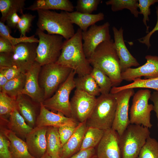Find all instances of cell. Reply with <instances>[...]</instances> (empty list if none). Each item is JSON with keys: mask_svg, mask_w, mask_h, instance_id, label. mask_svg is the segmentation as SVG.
I'll return each mask as SVG.
<instances>
[{"mask_svg": "<svg viewBox=\"0 0 158 158\" xmlns=\"http://www.w3.org/2000/svg\"><path fill=\"white\" fill-rule=\"evenodd\" d=\"M82 30L78 28L71 38L64 41L56 63L73 70L78 76L90 74L92 67L84 51Z\"/></svg>", "mask_w": 158, "mask_h": 158, "instance_id": "cell-1", "label": "cell"}, {"mask_svg": "<svg viewBox=\"0 0 158 158\" xmlns=\"http://www.w3.org/2000/svg\"><path fill=\"white\" fill-rule=\"evenodd\" d=\"M88 59L92 66L98 67L107 75L113 87L117 86L123 80L119 59L113 40L101 43Z\"/></svg>", "mask_w": 158, "mask_h": 158, "instance_id": "cell-2", "label": "cell"}, {"mask_svg": "<svg viewBox=\"0 0 158 158\" xmlns=\"http://www.w3.org/2000/svg\"><path fill=\"white\" fill-rule=\"evenodd\" d=\"M38 19L37 24L38 29L46 31L49 35H59L66 40L72 37L75 34L73 24L67 12L58 13L49 10L39 9L37 11Z\"/></svg>", "mask_w": 158, "mask_h": 158, "instance_id": "cell-3", "label": "cell"}, {"mask_svg": "<svg viewBox=\"0 0 158 158\" xmlns=\"http://www.w3.org/2000/svg\"><path fill=\"white\" fill-rule=\"evenodd\" d=\"M116 105L114 94H101L97 98L94 107L86 121L87 127L96 128L104 130L111 128Z\"/></svg>", "mask_w": 158, "mask_h": 158, "instance_id": "cell-4", "label": "cell"}, {"mask_svg": "<svg viewBox=\"0 0 158 158\" xmlns=\"http://www.w3.org/2000/svg\"><path fill=\"white\" fill-rule=\"evenodd\" d=\"M150 134L149 128L130 124L119 136L121 158H138Z\"/></svg>", "mask_w": 158, "mask_h": 158, "instance_id": "cell-5", "label": "cell"}, {"mask_svg": "<svg viewBox=\"0 0 158 158\" xmlns=\"http://www.w3.org/2000/svg\"><path fill=\"white\" fill-rule=\"evenodd\" d=\"M35 34L39 38L36 61L41 66L55 63L61 53L64 42L63 37L46 34L38 28Z\"/></svg>", "mask_w": 158, "mask_h": 158, "instance_id": "cell-6", "label": "cell"}, {"mask_svg": "<svg viewBox=\"0 0 158 158\" xmlns=\"http://www.w3.org/2000/svg\"><path fill=\"white\" fill-rule=\"evenodd\" d=\"M71 70L56 63L42 66L39 81L43 92L44 100L52 96L66 79Z\"/></svg>", "mask_w": 158, "mask_h": 158, "instance_id": "cell-7", "label": "cell"}, {"mask_svg": "<svg viewBox=\"0 0 158 158\" xmlns=\"http://www.w3.org/2000/svg\"><path fill=\"white\" fill-rule=\"evenodd\" d=\"M75 72L72 70L68 77L59 87L55 93L44 100L42 103L47 108L60 112L65 116L72 117L69 97L75 87L74 81Z\"/></svg>", "mask_w": 158, "mask_h": 158, "instance_id": "cell-8", "label": "cell"}, {"mask_svg": "<svg viewBox=\"0 0 158 158\" xmlns=\"http://www.w3.org/2000/svg\"><path fill=\"white\" fill-rule=\"evenodd\" d=\"M151 93L149 90L141 89L134 94L130 109V124L142 125L149 128L152 126L150 122V116L151 111L154 109V106L148 103Z\"/></svg>", "mask_w": 158, "mask_h": 158, "instance_id": "cell-9", "label": "cell"}, {"mask_svg": "<svg viewBox=\"0 0 158 158\" xmlns=\"http://www.w3.org/2000/svg\"><path fill=\"white\" fill-rule=\"evenodd\" d=\"M109 23L107 22L100 25L95 24L88 30L82 32L83 49L88 59L93 53L97 47L102 42L111 40Z\"/></svg>", "mask_w": 158, "mask_h": 158, "instance_id": "cell-10", "label": "cell"}, {"mask_svg": "<svg viewBox=\"0 0 158 158\" xmlns=\"http://www.w3.org/2000/svg\"><path fill=\"white\" fill-rule=\"evenodd\" d=\"M134 94L133 89H128L113 94L117 105L111 128L118 133L119 136L130 124L128 115L129 102L130 98Z\"/></svg>", "mask_w": 158, "mask_h": 158, "instance_id": "cell-11", "label": "cell"}, {"mask_svg": "<svg viewBox=\"0 0 158 158\" xmlns=\"http://www.w3.org/2000/svg\"><path fill=\"white\" fill-rule=\"evenodd\" d=\"M96 97L76 89L70 101L72 117L79 123L86 121L96 103Z\"/></svg>", "mask_w": 158, "mask_h": 158, "instance_id": "cell-12", "label": "cell"}, {"mask_svg": "<svg viewBox=\"0 0 158 158\" xmlns=\"http://www.w3.org/2000/svg\"><path fill=\"white\" fill-rule=\"evenodd\" d=\"M37 43L23 42L13 46L12 52L13 66L25 73L36 61Z\"/></svg>", "mask_w": 158, "mask_h": 158, "instance_id": "cell-13", "label": "cell"}, {"mask_svg": "<svg viewBox=\"0 0 158 158\" xmlns=\"http://www.w3.org/2000/svg\"><path fill=\"white\" fill-rule=\"evenodd\" d=\"M96 147L97 158H121L119 136L112 128L104 130L102 139Z\"/></svg>", "mask_w": 158, "mask_h": 158, "instance_id": "cell-14", "label": "cell"}, {"mask_svg": "<svg viewBox=\"0 0 158 158\" xmlns=\"http://www.w3.org/2000/svg\"><path fill=\"white\" fill-rule=\"evenodd\" d=\"M145 58L146 62L144 65L135 68H128L121 72L123 80L131 81L142 76L145 79L158 77V56L147 55Z\"/></svg>", "mask_w": 158, "mask_h": 158, "instance_id": "cell-15", "label": "cell"}, {"mask_svg": "<svg viewBox=\"0 0 158 158\" xmlns=\"http://www.w3.org/2000/svg\"><path fill=\"white\" fill-rule=\"evenodd\" d=\"M42 66L36 61L25 73L24 87L20 94L27 95L35 102L39 103L44 101L43 92L40 87L39 77Z\"/></svg>", "mask_w": 158, "mask_h": 158, "instance_id": "cell-16", "label": "cell"}, {"mask_svg": "<svg viewBox=\"0 0 158 158\" xmlns=\"http://www.w3.org/2000/svg\"><path fill=\"white\" fill-rule=\"evenodd\" d=\"M112 30L114 47L119 59L121 72L132 66L138 67L140 64L130 53L125 44L122 28L118 30L114 26Z\"/></svg>", "mask_w": 158, "mask_h": 158, "instance_id": "cell-17", "label": "cell"}, {"mask_svg": "<svg viewBox=\"0 0 158 158\" xmlns=\"http://www.w3.org/2000/svg\"><path fill=\"white\" fill-rule=\"evenodd\" d=\"M47 128L35 126L25 138L28 151L35 158H41L46 152Z\"/></svg>", "mask_w": 158, "mask_h": 158, "instance_id": "cell-18", "label": "cell"}, {"mask_svg": "<svg viewBox=\"0 0 158 158\" xmlns=\"http://www.w3.org/2000/svg\"><path fill=\"white\" fill-rule=\"evenodd\" d=\"M40 113L37 116L35 126H53L59 128L64 126L79 123L73 117H67L62 113H55L40 104Z\"/></svg>", "mask_w": 158, "mask_h": 158, "instance_id": "cell-19", "label": "cell"}, {"mask_svg": "<svg viewBox=\"0 0 158 158\" xmlns=\"http://www.w3.org/2000/svg\"><path fill=\"white\" fill-rule=\"evenodd\" d=\"M87 128L86 121L79 123L73 135L62 147L59 154L61 158H69L80 150Z\"/></svg>", "mask_w": 158, "mask_h": 158, "instance_id": "cell-20", "label": "cell"}, {"mask_svg": "<svg viewBox=\"0 0 158 158\" xmlns=\"http://www.w3.org/2000/svg\"><path fill=\"white\" fill-rule=\"evenodd\" d=\"M2 131L10 142L9 150L12 158H35L30 153L25 142L9 129Z\"/></svg>", "mask_w": 158, "mask_h": 158, "instance_id": "cell-21", "label": "cell"}, {"mask_svg": "<svg viewBox=\"0 0 158 158\" xmlns=\"http://www.w3.org/2000/svg\"><path fill=\"white\" fill-rule=\"evenodd\" d=\"M23 94L18 95L16 99V107L30 126L35 127L37 117L35 107L32 102Z\"/></svg>", "mask_w": 158, "mask_h": 158, "instance_id": "cell-22", "label": "cell"}, {"mask_svg": "<svg viewBox=\"0 0 158 158\" xmlns=\"http://www.w3.org/2000/svg\"><path fill=\"white\" fill-rule=\"evenodd\" d=\"M66 12L71 22L78 25L83 32L87 31L89 27L97 22L103 20L104 17V14L102 12L92 14L83 13L76 11Z\"/></svg>", "mask_w": 158, "mask_h": 158, "instance_id": "cell-23", "label": "cell"}, {"mask_svg": "<svg viewBox=\"0 0 158 158\" xmlns=\"http://www.w3.org/2000/svg\"><path fill=\"white\" fill-rule=\"evenodd\" d=\"M75 7L69 0H37L30 6L24 9L32 11L39 9L60 10L71 12Z\"/></svg>", "mask_w": 158, "mask_h": 158, "instance_id": "cell-24", "label": "cell"}, {"mask_svg": "<svg viewBox=\"0 0 158 158\" xmlns=\"http://www.w3.org/2000/svg\"><path fill=\"white\" fill-rule=\"evenodd\" d=\"M8 127L9 130L17 136L19 135L25 138L33 128L27 124L16 107L10 114Z\"/></svg>", "mask_w": 158, "mask_h": 158, "instance_id": "cell-25", "label": "cell"}, {"mask_svg": "<svg viewBox=\"0 0 158 158\" xmlns=\"http://www.w3.org/2000/svg\"><path fill=\"white\" fill-rule=\"evenodd\" d=\"M76 89L96 97L101 94L99 87L90 74L74 78Z\"/></svg>", "mask_w": 158, "mask_h": 158, "instance_id": "cell-26", "label": "cell"}, {"mask_svg": "<svg viewBox=\"0 0 158 158\" xmlns=\"http://www.w3.org/2000/svg\"><path fill=\"white\" fill-rule=\"evenodd\" d=\"M46 152L51 156L59 157L62 145L58 131V128L47 127L46 134Z\"/></svg>", "mask_w": 158, "mask_h": 158, "instance_id": "cell-27", "label": "cell"}, {"mask_svg": "<svg viewBox=\"0 0 158 158\" xmlns=\"http://www.w3.org/2000/svg\"><path fill=\"white\" fill-rule=\"evenodd\" d=\"M129 84L121 86H114L112 88L110 93L114 94L121 90L135 88H150L158 91V77L147 79L138 78Z\"/></svg>", "mask_w": 158, "mask_h": 158, "instance_id": "cell-28", "label": "cell"}, {"mask_svg": "<svg viewBox=\"0 0 158 158\" xmlns=\"http://www.w3.org/2000/svg\"><path fill=\"white\" fill-rule=\"evenodd\" d=\"M26 77L25 73H21L17 77L8 80L0 89V92L6 93L16 99L24 87Z\"/></svg>", "mask_w": 158, "mask_h": 158, "instance_id": "cell-29", "label": "cell"}, {"mask_svg": "<svg viewBox=\"0 0 158 158\" xmlns=\"http://www.w3.org/2000/svg\"><path fill=\"white\" fill-rule=\"evenodd\" d=\"M25 2L24 0H0V11L1 14L0 21L4 23L7 17L15 11L23 14Z\"/></svg>", "mask_w": 158, "mask_h": 158, "instance_id": "cell-30", "label": "cell"}, {"mask_svg": "<svg viewBox=\"0 0 158 158\" xmlns=\"http://www.w3.org/2000/svg\"><path fill=\"white\" fill-rule=\"evenodd\" d=\"M104 130L94 127H88L84 135L80 150L95 148L102 139Z\"/></svg>", "mask_w": 158, "mask_h": 158, "instance_id": "cell-31", "label": "cell"}, {"mask_svg": "<svg viewBox=\"0 0 158 158\" xmlns=\"http://www.w3.org/2000/svg\"><path fill=\"white\" fill-rule=\"evenodd\" d=\"M92 67L90 73L99 87L101 94L110 93L113 87L111 81L109 77L100 68L96 66Z\"/></svg>", "mask_w": 158, "mask_h": 158, "instance_id": "cell-32", "label": "cell"}, {"mask_svg": "<svg viewBox=\"0 0 158 158\" xmlns=\"http://www.w3.org/2000/svg\"><path fill=\"white\" fill-rule=\"evenodd\" d=\"M138 0H109L105 2L107 5L111 6V9L113 12L128 9L135 18H138L139 14L138 11Z\"/></svg>", "mask_w": 158, "mask_h": 158, "instance_id": "cell-33", "label": "cell"}, {"mask_svg": "<svg viewBox=\"0 0 158 158\" xmlns=\"http://www.w3.org/2000/svg\"><path fill=\"white\" fill-rule=\"evenodd\" d=\"M11 30L4 23L0 22V36L8 40L14 46L18 44L23 42H36L38 43L39 40L35 37V35L30 37H22L15 38L10 35Z\"/></svg>", "mask_w": 158, "mask_h": 158, "instance_id": "cell-34", "label": "cell"}, {"mask_svg": "<svg viewBox=\"0 0 158 158\" xmlns=\"http://www.w3.org/2000/svg\"><path fill=\"white\" fill-rule=\"evenodd\" d=\"M138 158H158V141L149 137Z\"/></svg>", "mask_w": 158, "mask_h": 158, "instance_id": "cell-35", "label": "cell"}, {"mask_svg": "<svg viewBox=\"0 0 158 158\" xmlns=\"http://www.w3.org/2000/svg\"><path fill=\"white\" fill-rule=\"evenodd\" d=\"M16 107V99L6 93L0 92V115L1 118L4 116H9Z\"/></svg>", "mask_w": 158, "mask_h": 158, "instance_id": "cell-36", "label": "cell"}, {"mask_svg": "<svg viewBox=\"0 0 158 158\" xmlns=\"http://www.w3.org/2000/svg\"><path fill=\"white\" fill-rule=\"evenodd\" d=\"M100 0H78L75 8L76 11L83 13L92 14L96 11Z\"/></svg>", "mask_w": 158, "mask_h": 158, "instance_id": "cell-37", "label": "cell"}, {"mask_svg": "<svg viewBox=\"0 0 158 158\" xmlns=\"http://www.w3.org/2000/svg\"><path fill=\"white\" fill-rule=\"evenodd\" d=\"M138 7L140 9L139 14L143 16L142 21L146 27V32L148 33L150 27L147 26V21H149V16L151 14L150 7L155 3H158V0H138Z\"/></svg>", "mask_w": 158, "mask_h": 158, "instance_id": "cell-38", "label": "cell"}, {"mask_svg": "<svg viewBox=\"0 0 158 158\" xmlns=\"http://www.w3.org/2000/svg\"><path fill=\"white\" fill-rule=\"evenodd\" d=\"M20 17V20L17 28L21 34L20 37L26 36V33L30 29L31 23L35 16L29 13H23Z\"/></svg>", "mask_w": 158, "mask_h": 158, "instance_id": "cell-39", "label": "cell"}, {"mask_svg": "<svg viewBox=\"0 0 158 158\" xmlns=\"http://www.w3.org/2000/svg\"><path fill=\"white\" fill-rule=\"evenodd\" d=\"M79 123L66 125L58 128L59 133L62 146L73 135Z\"/></svg>", "mask_w": 158, "mask_h": 158, "instance_id": "cell-40", "label": "cell"}, {"mask_svg": "<svg viewBox=\"0 0 158 158\" xmlns=\"http://www.w3.org/2000/svg\"><path fill=\"white\" fill-rule=\"evenodd\" d=\"M10 142L1 131L0 133V158H12L9 147Z\"/></svg>", "mask_w": 158, "mask_h": 158, "instance_id": "cell-41", "label": "cell"}, {"mask_svg": "<svg viewBox=\"0 0 158 158\" xmlns=\"http://www.w3.org/2000/svg\"><path fill=\"white\" fill-rule=\"evenodd\" d=\"M0 72L2 73L8 80L17 77L22 73L14 66L7 68H0Z\"/></svg>", "mask_w": 158, "mask_h": 158, "instance_id": "cell-42", "label": "cell"}, {"mask_svg": "<svg viewBox=\"0 0 158 158\" xmlns=\"http://www.w3.org/2000/svg\"><path fill=\"white\" fill-rule=\"evenodd\" d=\"M156 8L157 21L155 26L152 30L149 32L145 36L138 39V40L140 43L145 44L147 46L148 49H149L151 46L150 42V37L154 32L158 31V6H156Z\"/></svg>", "mask_w": 158, "mask_h": 158, "instance_id": "cell-43", "label": "cell"}, {"mask_svg": "<svg viewBox=\"0 0 158 158\" xmlns=\"http://www.w3.org/2000/svg\"><path fill=\"white\" fill-rule=\"evenodd\" d=\"M96 155L95 148L80 150L69 158H92Z\"/></svg>", "mask_w": 158, "mask_h": 158, "instance_id": "cell-44", "label": "cell"}, {"mask_svg": "<svg viewBox=\"0 0 158 158\" xmlns=\"http://www.w3.org/2000/svg\"><path fill=\"white\" fill-rule=\"evenodd\" d=\"M12 52L0 53V68H7L13 66Z\"/></svg>", "mask_w": 158, "mask_h": 158, "instance_id": "cell-45", "label": "cell"}, {"mask_svg": "<svg viewBox=\"0 0 158 158\" xmlns=\"http://www.w3.org/2000/svg\"><path fill=\"white\" fill-rule=\"evenodd\" d=\"M16 11L10 14L6 18V21L7 25L9 28H15L17 27L18 23L20 20Z\"/></svg>", "mask_w": 158, "mask_h": 158, "instance_id": "cell-46", "label": "cell"}, {"mask_svg": "<svg viewBox=\"0 0 158 158\" xmlns=\"http://www.w3.org/2000/svg\"><path fill=\"white\" fill-rule=\"evenodd\" d=\"M13 49V46L8 40L0 36V53H11Z\"/></svg>", "mask_w": 158, "mask_h": 158, "instance_id": "cell-47", "label": "cell"}, {"mask_svg": "<svg viewBox=\"0 0 158 158\" xmlns=\"http://www.w3.org/2000/svg\"><path fill=\"white\" fill-rule=\"evenodd\" d=\"M153 103L154 109L155 112L157 119V126L158 127V91L154 92L151 94L150 99Z\"/></svg>", "mask_w": 158, "mask_h": 158, "instance_id": "cell-48", "label": "cell"}, {"mask_svg": "<svg viewBox=\"0 0 158 158\" xmlns=\"http://www.w3.org/2000/svg\"><path fill=\"white\" fill-rule=\"evenodd\" d=\"M8 81L6 77L0 72V89L6 85Z\"/></svg>", "mask_w": 158, "mask_h": 158, "instance_id": "cell-49", "label": "cell"}, {"mask_svg": "<svg viewBox=\"0 0 158 158\" xmlns=\"http://www.w3.org/2000/svg\"><path fill=\"white\" fill-rule=\"evenodd\" d=\"M41 158H61L60 157L53 156L50 155L46 152Z\"/></svg>", "mask_w": 158, "mask_h": 158, "instance_id": "cell-50", "label": "cell"}, {"mask_svg": "<svg viewBox=\"0 0 158 158\" xmlns=\"http://www.w3.org/2000/svg\"><path fill=\"white\" fill-rule=\"evenodd\" d=\"M92 158H97L96 155H95V156H94V157H93Z\"/></svg>", "mask_w": 158, "mask_h": 158, "instance_id": "cell-51", "label": "cell"}]
</instances>
